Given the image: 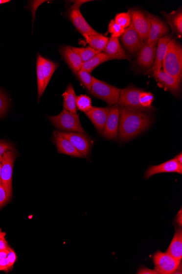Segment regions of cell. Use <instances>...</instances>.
<instances>
[{"mask_svg": "<svg viewBox=\"0 0 182 274\" xmlns=\"http://www.w3.org/2000/svg\"><path fill=\"white\" fill-rule=\"evenodd\" d=\"M43 60H44V58H43L40 54H38L37 59V76L38 84V102L40 101L41 97L45 91V77L44 74V70H43Z\"/></svg>", "mask_w": 182, "mask_h": 274, "instance_id": "obj_27", "label": "cell"}, {"mask_svg": "<svg viewBox=\"0 0 182 274\" xmlns=\"http://www.w3.org/2000/svg\"><path fill=\"white\" fill-rule=\"evenodd\" d=\"M83 36L91 48L99 52L104 50L109 40V38L100 34L96 35H83Z\"/></svg>", "mask_w": 182, "mask_h": 274, "instance_id": "obj_25", "label": "cell"}, {"mask_svg": "<svg viewBox=\"0 0 182 274\" xmlns=\"http://www.w3.org/2000/svg\"><path fill=\"white\" fill-rule=\"evenodd\" d=\"M59 133L71 142L83 157H88L91 150V141L87 135L83 133L62 131H59Z\"/></svg>", "mask_w": 182, "mask_h": 274, "instance_id": "obj_13", "label": "cell"}, {"mask_svg": "<svg viewBox=\"0 0 182 274\" xmlns=\"http://www.w3.org/2000/svg\"><path fill=\"white\" fill-rule=\"evenodd\" d=\"M182 174V165L174 158L165 163L158 165H151L147 169L145 174V178L148 179L155 174L161 173Z\"/></svg>", "mask_w": 182, "mask_h": 274, "instance_id": "obj_15", "label": "cell"}, {"mask_svg": "<svg viewBox=\"0 0 182 274\" xmlns=\"http://www.w3.org/2000/svg\"><path fill=\"white\" fill-rule=\"evenodd\" d=\"M162 68L165 73L181 83L182 79V47L179 41L171 39L167 50Z\"/></svg>", "mask_w": 182, "mask_h": 274, "instance_id": "obj_2", "label": "cell"}, {"mask_svg": "<svg viewBox=\"0 0 182 274\" xmlns=\"http://www.w3.org/2000/svg\"><path fill=\"white\" fill-rule=\"evenodd\" d=\"M177 224H178L179 225H180L181 226H182V210H181L180 211V215L177 216Z\"/></svg>", "mask_w": 182, "mask_h": 274, "instance_id": "obj_44", "label": "cell"}, {"mask_svg": "<svg viewBox=\"0 0 182 274\" xmlns=\"http://www.w3.org/2000/svg\"><path fill=\"white\" fill-rule=\"evenodd\" d=\"M9 252L7 255V258L9 263H10L11 266L12 267L14 264L17 261V255L16 252H14V250L11 248H9Z\"/></svg>", "mask_w": 182, "mask_h": 274, "instance_id": "obj_38", "label": "cell"}, {"mask_svg": "<svg viewBox=\"0 0 182 274\" xmlns=\"http://www.w3.org/2000/svg\"><path fill=\"white\" fill-rule=\"evenodd\" d=\"M16 155L14 151H8L2 156L1 180L8 197L10 199L13 195L12 174Z\"/></svg>", "mask_w": 182, "mask_h": 274, "instance_id": "obj_6", "label": "cell"}, {"mask_svg": "<svg viewBox=\"0 0 182 274\" xmlns=\"http://www.w3.org/2000/svg\"><path fill=\"white\" fill-rule=\"evenodd\" d=\"M121 41L127 50L132 54H136L141 50L144 42L141 40L132 25L124 30Z\"/></svg>", "mask_w": 182, "mask_h": 274, "instance_id": "obj_12", "label": "cell"}, {"mask_svg": "<svg viewBox=\"0 0 182 274\" xmlns=\"http://www.w3.org/2000/svg\"><path fill=\"white\" fill-rule=\"evenodd\" d=\"M2 161V155H0V162Z\"/></svg>", "mask_w": 182, "mask_h": 274, "instance_id": "obj_49", "label": "cell"}, {"mask_svg": "<svg viewBox=\"0 0 182 274\" xmlns=\"http://www.w3.org/2000/svg\"><path fill=\"white\" fill-rule=\"evenodd\" d=\"M8 243L5 238L0 239V250L8 249Z\"/></svg>", "mask_w": 182, "mask_h": 274, "instance_id": "obj_41", "label": "cell"}, {"mask_svg": "<svg viewBox=\"0 0 182 274\" xmlns=\"http://www.w3.org/2000/svg\"><path fill=\"white\" fill-rule=\"evenodd\" d=\"M121 106L116 104L110 107V112L103 132V136L108 140H115L118 135L119 113Z\"/></svg>", "mask_w": 182, "mask_h": 274, "instance_id": "obj_10", "label": "cell"}, {"mask_svg": "<svg viewBox=\"0 0 182 274\" xmlns=\"http://www.w3.org/2000/svg\"><path fill=\"white\" fill-rule=\"evenodd\" d=\"M76 75L81 83L89 91L91 92V88H92V75H91L90 73L81 69Z\"/></svg>", "mask_w": 182, "mask_h": 274, "instance_id": "obj_33", "label": "cell"}, {"mask_svg": "<svg viewBox=\"0 0 182 274\" xmlns=\"http://www.w3.org/2000/svg\"><path fill=\"white\" fill-rule=\"evenodd\" d=\"M63 97L64 109L76 113L77 112V107L76 105V96L74 89L71 84L70 83L67 86L66 91L63 94Z\"/></svg>", "mask_w": 182, "mask_h": 274, "instance_id": "obj_24", "label": "cell"}, {"mask_svg": "<svg viewBox=\"0 0 182 274\" xmlns=\"http://www.w3.org/2000/svg\"><path fill=\"white\" fill-rule=\"evenodd\" d=\"M143 90L133 86L121 89L118 105L142 111L147 112L139 102V96Z\"/></svg>", "mask_w": 182, "mask_h": 274, "instance_id": "obj_7", "label": "cell"}, {"mask_svg": "<svg viewBox=\"0 0 182 274\" xmlns=\"http://www.w3.org/2000/svg\"><path fill=\"white\" fill-rule=\"evenodd\" d=\"M156 50L157 46L152 47L144 43L137 55L138 64L143 68H151L155 62Z\"/></svg>", "mask_w": 182, "mask_h": 274, "instance_id": "obj_19", "label": "cell"}, {"mask_svg": "<svg viewBox=\"0 0 182 274\" xmlns=\"http://www.w3.org/2000/svg\"><path fill=\"white\" fill-rule=\"evenodd\" d=\"M121 89L92 77L91 93L93 96L107 102L110 106L116 105Z\"/></svg>", "mask_w": 182, "mask_h": 274, "instance_id": "obj_4", "label": "cell"}, {"mask_svg": "<svg viewBox=\"0 0 182 274\" xmlns=\"http://www.w3.org/2000/svg\"><path fill=\"white\" fill-rule=\"evenodd\" d=\"M153 262L158 274H171L178 270L181 261L172 257L169 253L158 251L153 255Z\"/></svg>", "mask_w": 182, "mask_h": 274, "instance_id": "obj_5", "label": "cell"}, {"mask_svg": "<svg viewBox=\"0 0 182 274\" xmlns=\"http://www.w3.org/2000/svg\"><path fill=\"white\" fill-rule=\"evenodd\" d=\"M6 233L5 232H2L1 229L0 228V239L5 238Z\"/></svg>", "mask_w": 182, "mask_h": 274, "instance_id": "obj_45", "label": "cell"}, {"mask_svg": "<svg viewBox=\"0 0 182 274\" xmlns=\"http://www.w3.org/2000/svg\"><path fill=\"white\" fill-rule=\"evenodd\" d=\"M9 248L8 249L0 250V260L7 258V255L9 252Z\"/></svg>", "mask_w": 182, "mask_h": 274, "instance_id": "obj_42", "label": "cell"}, {"mask_svg": "<svg viewBox=\"0 0 182 274\" xmlns=\"http://www.w3.org/2000/svg\"><path fill=\"white\" fill-rule=\"evenodd\" d=\"M60 53L66 63L72 72L76 74L81 69L83 63L79 55L74 52L71 47L65 46L61 47Z\"/></svg>", "mask_w": 182, "mask_h": 274, "instance_id": "obj_18", "label": "cell"}, {"mask_svg": "<svg viewBox=\"0 0 182 274\" xmlns=\"http://www.w3.org/2000/svg\"><path fill=\"white\" fill-rule=\"evenodd\" d=\"M76 105L77 109L85 113L90 111L93 108L92 100L89 96L86 95L76 97Z\"/></svg>", "mask_w": 182, "mask_h": 274, "instance_id": "obj_30", "label": "cell"}, {"mask_svg": "<svg viewBox=\"0 0 182 274\" xmlns=\"http://www.w3.org/2000/svg\"><path fill=\"white\" fill-rule=\"evenodd\" d=\"M154 96L151 93L143 91L139 96L140 105L145 108L146 111L153 110L152 103L154 101Z\"/></svg>", "mask_w": 182, "mask_h": 274, "instance_id": "obj_31", "label": "cell"}, {"mask_svg": "<svg viewBox=\"0 0 182 274\" xmlns=\"http://www.w3.org/2000/svg\"><path fill=\"white\" fill-rule=\"evenodd\" d=\"M147 15L150 19L151 27L147 44L152 47H156L159 39L168 34L169 28L159 18L150 13Z\"/></svg>", "mask_w": 182, "mask_h": 274, "instance_id": "obj_11", "label": "cell"}, {"mask_svg": "<svg viewBox=\"0 0 182 274\" xmlns=\"http://www.w3.org/2000/svg\"><path fill=\"white\" fill-rule=\"evenodd\" d=\"M110 112V107H93L92 109L85 114L92 122L100 134H102Z\"/></svg>", "mask_w": 182, "mask_h": 274, "instance_id": "obj_16", "label": "cell"}, {"mask_svg": "<svg viewBox=\"0 0 182 274\" xmlns=\"http://www.w3.org/2000/svg\"><path fill=\"white\" fill-rule=\"evenodd\" d=\"M167 252L177 259L181 261L182 258V230L179 228L176 229L173 239L169 246Z\"/></svg>", "mask_w": 182, "mask_h": 274, "instance_id": "obj_23", "label": "cell"}, {"mask_svg": "<svg viewBox=\"0 0 182 274\" xmlns=\"http://www.w3.org/2000/svg\"><path fill=\"white\" fill-rule=\"evenodd\" d=\"M151 124V118L146 112L121 106L118 138L122 142L131 140L146 130Z\"/></svg>", "mask_w": 182, "mask_h": 274, "instance_id": "obj_1", "label": "cell"}, {"mask_svg": "<svg viewBox=\"0 0 182 274\" xmlns=\"http://www.w3.org/2000/svg\"><path fill=\"white\" fill-rule=\"evenodd\" d=\"M110 60L111 59L106 54H105L103 52H100L99 54L95 55L92 59L86 61V62H84L81 69L91 73L95 68L98 67L99 65L107 62V61Z\"/></svg>", "mask_w": 182, "mask_h": 274, "instance_id": "obj_26", "label": "cell"}, {"mask_svg": "<svg viewBox=\"0 0 182 274\" xmlns=\"http://www.w3.org/2000/svg\"><path fill=\"white\" fill-rule=\"evenodd\" d=\"M9 199H10L7 196L5 189L2 185H0V207L5 205Z\"/></svg>", "mask_w": 182, "mask_h": 274, "instance_id": "obj_36", "label": "cell"}, {"mask_svg": "<svg viewBox=\"0 0 182 274\" xmlns=\"http://www.w3.org/2000/svg\"><path fill=\"white\" fill-rule=\"evenodd\" d=\"M8 269L5 267H2L1 266H0V271H8Z\"/></svg>", "mask_w": 182, "mask_h": 274, "instance_id": "obj_47", "label": "cell"}, {"mask_svg": "<svg viewBox=\"0 0 182 274\" xmlns=\"http://www.w3.org/2000/svg\"><path fill=\"white\" fill-rule=\"evenodd\" d=\"M1 171H2V162H0V185H2Z\"/></svg>", "mask_w": 182, "mask_h": 274, "instance_id": "obj_46", "label": "cell"}, {"mask_svg": "<svg viewBox=\"0 0 182 274\" xmlns=\"http://www.w3.org/2000/svg\"><path fill=\"white\" fill-rule=\"evenodd\" d=\"M137 274H158L156 270L148 269L145 267H140L138 269Z\"/></svg>", "mask_w": 182, "mask_h": 274, "instance_id": "obj_39", "label": "cell"}, {"mask_svg": "<svg viewBox=\"0 0 182 274\" xmlns=\"http://www.w3.org/2000/svg\"><path fill=\"white\" fill-rule=\"evenodd\" d=\"M132 25L144 43H147L151 27V21L148 15L137 9L131 11Z\"/></svg>", "mask_w": 182, "mask_h": 274, "instance_id": "obj_8", "label": "cell"}, {"mask_svg": "<svg viewBox=\"0 0 182 274\" xmlns=\"http://www.w3.org/2000/svg\"><path fill=\"white\" fill-rule=\"evenodd\" d=\"M59 67V64L53 62L50 60L44 58L43 60V70L45 77V89L46 90L52 75L54 74L55 70Z\"/></svg>", "mask_w": 182, "mask_h": 274, "instance_id": "obj_28", "label": "cell"}, {"mask_svg": "<svg viewBox=\"0 0 182 274\" xmlns=\"http://www.w3.org/2000/svg\"><path fill=\"white\" fill-rule=\"evenodd\" d=\"M53 140L59 153L71 156L73 157L83 158L68 140L62 136L59 131H55Z\"/></svg>", "mask_w": 182, "mask_h": 274, "instance_id": "obj_17", "label": "cell"}, {"mask_svg": "<svg viewBox=\"0 0 182 274\" xmlns=\"http://www.w3.org/2000/svg\"><path fill=\"white\" fill-rule=\"evenodd\" d=\"M153 76L156 80L160 87L164 88L165 91H169L175 96L180 95L181 91V83L171 75L166 74L162 69L158 72H153Z\"/></svg>", "mask_w": 182, "mask_h": 274, "instance_id": "obj_14", "label": "cell"}, {"mask_svg": "<svg viewBox=\"0 0 182 274\" xmlns=\"http://www.w3.org/2000/svg\"><path fill=\"white\" fill-rule=\"evenodd\" d=\"M174 159L177 162L182 165V154L181 152L179 154H177Z\"/></svg>", "mask_w": 182, "mask_h": 274, "instance_id": "obj_43", "label": "cell"}, {"mask_svg": "<svg viewBox=\"0 0 182 274\" xmlns=\"http://www.w3.org/2000/svg\"><path fill=\"white\" fill-rule=\"evenodd\" d=\"M47 117L57 129L73 133H86L81 125L79 116L76 113L64 109L58 115Z\"/></svg>", "mask_w": 182, "mask_h": 274, "instance_id": "obj_3", "label": "cell"}, {"mask_svg": "<svg viewBox=\"0 0 182 274\" xmlns=\"http://www.w3.org/2000/svg\"><path fill=\"white\" fill-rule=\"evenodd\" d=\"M103 51L111 60L124 59L130 60V58L123 49L118 39L110 38L108 43Z\"/></svg>", "mask_w": 182, "mask_h": 274, "instance_id": "obj_20", "label": "cell"}, {"mask_svg": "<svg viewBox=\"0 0 182 274\" xmlns=\"http://www.w3.org/2000/svg\"><path fill=\"white\" fill-rule=\"evenodd\" d=\"M167 23L170 25L172 32L176 33L180 37L182 34V12L179 10L170 14L162 12Z\"/></svg>", "mask_w": 182, "mask_h": 274, "instance_id": "obj_22", "label": "cell"}, {"mask_svg": "<svg viewBox=\"0 0 182 274\" xmlns=\"http://www.w3.org/2000/svg\"><path fill=\"white\" fill-rule=\"evenodd\" d=\"M172 38L173 37L171 35H167L161 37L158 41L155 60L152 68L153 72H158V71L161 69L162 61H163L165 57L167 45Z\"/></svg>", "mask_w": 182, "mask_h": 274, "instance_id": "obj_21", "label": "cell"}, {"mask_svg": "<svg viewBox=\"0 0 182 274\" xmlns=\"http://www.w3.org/2000/svg\"><path fill=\"white\" fill-rule=\"evenodd\" d=\"M0 266L9 269L12 268L7 258L0 260Z\"/></svg>", "mask_w": 182, "mask_h": 274, "instance_id": "obj_40", "label": "cell"}, {"mask_svg": "<svg viewBox=\"0 0 182 274\" xmlns=\"http://www.w3.org/2000/svg\"><path fill=\"white\" fill-rule=\"evenodd\" d=\"M71 49L76 54L79 55L83 63L92 59L95 55L100 53V52L91 48L90 47H86V48L71 47Z\"/></svg>", "mask_w": 182, "mask_h": 274, "instance_id": "obj_29", "label": "cell"}, {"mask_svg": "<svg viewBox=\"0 0 182 274\" xmlns=\"http://www.w3.org/2000/svg\"><path fill=\"white\" fill-rule=\"evenodd\" d=\"M124 30L123 27L117 25L114 20H112L109 24L108 31L111 34V38L118 39L122 36Z\"/></svg>", "mask_w": 182, "mask_h": 274, "instance_id": "obj_34", "label": "cell"}, {"mask_svg": "<svg viewBox=\"0 0 182 274\" xmlns=\"http://www.w3.org/2000/svg\"><path fill=\"white\" fill-rule=\"evenodd\" d=\"M114 21L123 29H127L132 23L131 11L117 14Z\"/></svg>", "mask_w": 182, "mask_h": 274, "instance_id": "obj_32", "label": "cell"}, {"mask_svg": "<svg viewBox=\"0 0 182 274\" xmlns=\"http://www.w3.org/2000/svg\"><path fill=\"white\" fill-rule=\"evenodd\" d=\"M80 7V6L74 4L69 8L68 13L69 19L71 22L73 23L76 29L83 35H96L99 34V32L94 30L86 22L81 13Z\"/></svg>", "mask_w": 182, "mask_h": 274, "instance_id": "obj_9", "label": "cell"}, {"mask_svg": "<svg viewBox=\"0 0 182 274\" xmlns=\"http://www.w3.org/2000/svg\"><path fill=\"white\" fill-rule=\"evenodd\" d=\"M8 108V101L5 94L0 90V117H2L7 112Z\"/></svg>", "mask_w": 182, "mask_h": 274, "instance_id": "obj_35", "label": "cell"}, {"mask_svg": "<svg viewBox=\"0 0 182 274\" xmlns=\"http://www.w3.org/2000/svg\"><path fill=\"white\" fill-rule=\"evenodd\" d=\"M12 146L6 141H0V155H2L8 151L13 150Z\"/></svg>", "mask_w": 182, "mask_h": 274, "instance_id": "obj_37", "label": "cell"}, {"mask_svg": "<svg viewBox=\"0 0 182 274\" xmlns=\"http://www.w3.org/2000/svg\"><path fill=\"white\" fill-rule=\"evenodd\" d=\"M10 2L9 0H0V4Z\"/></svg>", "mask_w": 182, "mask_h": 274, "instance_id": "obj_48", "label": "cell"}]
</instances>
